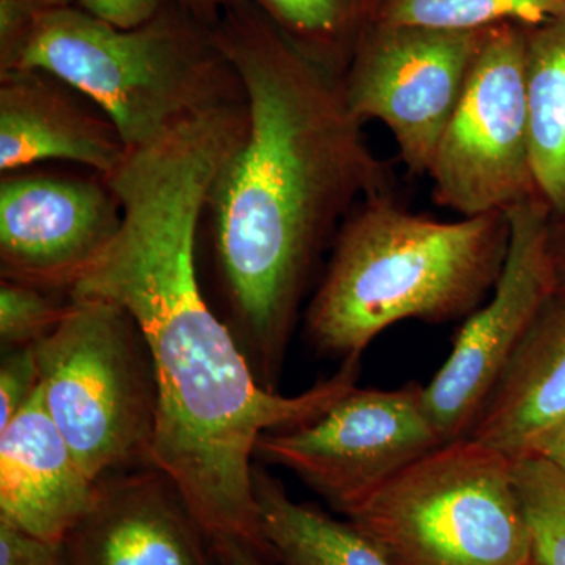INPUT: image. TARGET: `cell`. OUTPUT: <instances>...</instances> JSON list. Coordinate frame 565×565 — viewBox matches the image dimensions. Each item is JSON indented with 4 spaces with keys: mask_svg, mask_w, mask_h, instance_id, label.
Masks as SVG:
<instances>
[{
    "mask_svg": "<svg viewBox=\"0 0 565 565\" xmlns=\"http://www.w3.org/2000/svg\"><path fill=\"white\" fill-rule=\"evenodd\" d=\"M226 156V141L199 126L129 151L106 177L120 200V232L70 296L107 300L131 316L158 382L152 465L177 482L218 552L243 546L274 565L253 490L256 445L326 414L355 388L360 356L296 396L256 377L196 270L204 207Z\"/></svg>",
    "mask_w": 565,
    "mask_h": 565,
    "instance_id": "1",
    "label": "cell"
},
{
    "mask_svg": "<svg viewBox=\"0 0 565 565\" xmlns=\"http://www.w3.org/2000/svg\"><path fill=\"white\" fill-rule=\"evenodd\" d=\"M212 36L243 85L247 128L212 182L203 222L234 337L277 392L316 270L360 203L396 193L333 76L250 0H225Z\"/></svg>",
    "mask_w": 565,
    "mask_h": 565,
    "instance_id": "2",
    "label": "cell"
},
{
    "mask_svg": "<svg viewBox=\"0 0 565 565\" xmlns=\"http://www.w3.org/2000/svg\"><path fill=\"white\" fill-rule=\"evenodd\" d=\"M509 245L504 212L438 221L397 202L364 200L345 218L305 308V333L326 355L353 359L394 323L468 318L492 294Z\"/></svg>",
    "mask_w": 565,
    "mask_h": 565,
    "instance_id": "3",
    "label": "cell"
},
{
    "mask_svg": "<svg viewBox=\"0 0 565 565\" xmlns=\"http://www.w3.org/2000/svg\"><path fill=\"white\" fill-rule=\"evenodd\" d=\"M41 70L90 99L128 150L203 111L243 103L233 66L203 24L166 0L145 24L120 29L79 7L0 0V71Z\"/></svg>",
    "mask_w": 565,
    "mask_h": 565,
    "instance_id": "4",
    "label": "cell"
},
{
    "mask_svg": "<svg viewBox=\"0 0 565 565\" xmlns=\"http://www.w3.org/2000/svg\"><path fill=\"white\" fill-rule=\"evenodd\" d=\"M345 519L394 565H534L512 460L471 437L424 456Z\"/></svg>",
    "mask_w": 565,
    "mask_h": 565,
    "instance_id": "5",
    "label": "cell"
},
{
    "mask_svg": "<svg viewBox=\"0 0 565 565\" xmlns=\"http://www.w3.org/2000/svg\"><path fill=\"white\" fill-rule=\"evenodd\" d=\"M71 299L61 326L36 343L52 422L93 482L154 467L158 382L147 341L118 305Z\"/></svg>",
    "mask_w": 565,
    "mask_h": 565,
    "instance_id": "6",
    "label": "cell"
},
{
    "mask_svg": "<svg viewBox=\"0 0 565 565\" xmlns=\"http://www.w3.org/2000/svg\"><path fill=\"white\" fill-rule=\"evenodd\" d=\"M434 202L460 217L508 212L539 195L527 122V32H486L462 96L435 148Z\"/></svg>",
    "mask_w": 565,
    "mask_h": 565,
    "instance_id": "7",
    "label": "cell"
},
{
    "mask_svg": "<svg viewBox=\"0 0 565 565\" xmlns=\"http://www.w3.org/2000/svg\"><path fill=\"white\" fill-rule=\"evenodd\" d=\"M424 386L352 388L313 423L264 434L256 457L280 465L348 515L446 441L430 422Z\"/></svg>",
    "mask_w": 565,
    "mask_h": 565,
    "instance_id": "8",
    "label": "cell"
},
{
    "mask_svg": "<svg viewBox=\"0 0 565 565\" xmlns=\"http://www.w3.org/2000/svg\"><path fill=\"white\" fill-rule=\"evenodd\" d=\"M505 215L509 245L500 278L486 303L468 316L444 366L424 386V407L446 444L468 437L498 379L557 289L548 204L530 196Z\"/></svg>",
    "mask_w": 565,
    "mask_h": 565,
    "instance_id": "9",
    "label": "cell"
},
{
    "mask_svg": "<svg viewBox=\"0 0 565 565\" xmlns=\"http://www.w3.org/2000/svg\"><path fill=\"white\" fill-rule=\"evenodd\" d=\"M487 31L374 22L360 40L341 77L345 103L363 125L388 128L408 173L427 177Z\"/></svg>",
    "mask_w": 565,
    "mask_h": 565,
    "instance_id": "10",
    "label": "cell"
},
{
    "mask_svg": "<svg viewBox=\"0 0 565 565\" xmlns=\"http://www.w3.org/2000/svg\"><path fill=\"white\" fill-rule=\"evenodd\" d=\"M121 217L120 200L102 174H2L0 275L70 292L120 232Z\"/></svg>",
    "mask_w": 565,
    "mask_h": 565,
    "instance_id": "11",
    "label": "cell"
},
{
    "mask_svg": "<svg viewBox=\"0 0 565 565\" xmlns=\"http://www.w3.org/2000/svg\"><path fill=\"white\" fill-rule=\"evenodd\" d=\"M63 548L65 565H222L180 487L156 467L96 482L90 508Z\"/></svg>",
    "mask_w": 565,
    "mask_h": 565,
    "instance_id": "12",
    "label": "cell"
},
{
    "mask_svg": "<svg viewBox=\"0 0 565 565\" xmlns=\"http://www.w3.org/2000/svg\"><path fill=\"white\" fill-rule=\"evenodd\" d=\"M114 122L90 99L41 70L0 71V172L62 161L109 177L128 156Z\"/></svg>",
    "mask_w": 565,
    "mask_h": 565,
    "instance_id": "13",
    "label": "cell"
},
{
    "mask_svg": "<svg viewBox=\"0 0 565 565\" xmlns=\"http://www.w3.org/2000/svg\"><path fill=\"white\" fill-rule=\"evenodd\" d=\"M96 482L74 459L36 390L0 430V520L63 542L90 508Z\"/></svg>",
    "mask_w": 565,
    "mask_h": 565,
    "instance_id": "14",
    "label": "cell"
},
{
    "mask_svg": "<svg viewBox=\"0 0 565 565\" xmlns=\"http://www.w3.org/2000/svg\"><path fill=\"white\" fill-rule=\"evenodd\" d=\"M565 416V292L553 294L471 427L468 437L511 460L530 456Z\"/></svg>",
    "mask_w": 565,
    "mask_h": 565,
    "instance_id": "15",
    "label": "cell"
},
{
    "mask_svg": "<svg viewBox=\"0 0 565 565\" xmlns=\"http://www.w3.org/2000/svg\"><path fill=\"white\" fill-rule=\"evenodd\" d=\"M253 490L267 545L280 565H394L373 539L349 520L297 503L280 481L253 467Z\"/></svg>",
    "mask_w": 565,
    "mask_h": 565,
    "instance_id": "16",
    "label": "cell"
},
{
    "mask_svg": "<svg viewBox=\"0 0 565 565\" xmlns=\"http://www.w3.org/2000/svg\"><path fill=\"white\" fill-rule=\"evenodd\" d=\"M527 32V122L539 196L565 215V14Z\"/></svg>",
    "mask_w": 565,
    "mask_h": 565,
    "instance_id": "17",
    "label": "cell"
},
{
    "mask_svg": "<svg viewBox=\"0 0 565 565\" xmlns=\"http://www.w3.org/2000/svg\"><path fill=\"white\" fill-rule=\"evenodd\" d=\"M286 39L333 76L343 77L374 24L381 0H250Z\"/></svg>",
    "mask_w": 565,
    "mask_h": 565,
    "instance_id": "18",
    "label": "cell"
},
{
    "mask_svg": "<svg viewBox=\"0 0 565 565\" xmlns=\"http://www.w3.org/2000/svg\"><path fill=\"white\" fill-rule=\"evenodd\" d=\"M565 14V0H381L374 22L435 31L537 28Z\"/></svg>",
    "mask_w": 565,
    "mask_h": 565,
    "instance_id": "19",
    "label": "cell"
},
{
    "mask_svg": "<svg viewBox=\"0 0 565 565\" xmlns=\"http://www.w3.org/2000/svg\"><path fill=\"white\" fill-rule=\"evenodd\" d=\"M534 565H565V473L537 456L512 460Z\"/></svg>",
    "mask_w": 565,
    "mask_h": 565,
    "instance_id": "20",
    "label": "cell"
},
{
    "mask_svg": "<svg viewBox=\"0 0 565 565\" xmlns=\"http://www.w3.org/2000/svg\"><path fill=\"white\" fill-rule=\"evenodd\" d=\"M70 292L28 282L0 280V343L6 349L40 343L70 311Z\"/></svg>",
    "mask_w": 565,
    "mask_h": 565,
    "instance_id": "21",
    "label": "cell"
},
{
    "mask_svg": "<svg viewBox=\"0 0 565 565\" xmlns=\"http://www.w3.org/2000/svg\"><path fill=\"white\" fill-rule=\"evenodd\" d=\"M40 386L36 344L6 349L0 363V430L29 404Z\"/></svg>",
    "mask_w": 565,
    "mask_h": 565,
    "instance_id": "22",
    "label": "cell"
},
{
    "mask_svg": "<svg viewBox=\"0 0 565 565\" xmlns=\"http://www.w3.org/2000/svg\"><path fill=\"white\" fill-rule=\"evenodd\" d=\"M0 565H65V548L0 520Z\"/></svg>",
    "mask_w": 565,
    "mask_h": 565,
    "instance_id": "23",
    "label": "cell"
},
{
    "mask_svg": "<svg viewBox=\"0 0 565 565\" xmlns=\"http://www.w3.org/2000/svg\"><path fill=\"white\" fill-rule=\"evenodd\" d=\"M166 0H76L85 13L120 29L145 24L159 13Z\"/></svg>",
    "mask_w": 565,
    "mask_h": 565,
    "instance_id": "24",
    "label": "cell"
},
{
    "mask_svg": "<svg viewBox=\"0 0 565 565\" xmlns=\"http://www.w3.org/2000/svg\"><path fill=\"white\" fill-rule=\"evenodd\" d=\"M530 456L542 457L565 473V416L541 438Z\"/></svg>",
    "mask_w": 565,
    "mask_h": 565,
    "instance_id": "25",
    "label": "cell"
},
{
    "mask_svg": "<svg viewBox=\"0 0 565 565\" xmlns=\"http://www.w3.org/2000/svg\"><path fill=\"white\" fill-rule=\"evenodd\" d=\"M552 255L555 263L557 291L565 292V215L552 221Z\"/></svg>",
    "mask_w": 565,
    "mask_h": 565,
    "instance_id": "26",
    "label": "cell"
},
{
    "mask_svg": "<svg viewBox=\"0 0 565 565\" xmlns=\"http://www.w3.org/2000/svg\"><path fill=\"white\" fill-rule=\"evenodd\" d=\"M185 10L191 11L196 20L202 21L203 24L214 25L217 21L218 14L225 0H178Z\"/></svg>",
    "mask_w": 565,
    "mask_h": 565,
    "instance_id": "27",
    "label": "cell"
},
{
    "mask_svg": "<svg viewBox=\"0 0 565 565\" xmlns=\"http://www.w3.org/2000/svg\"><path fill=\"white\" fill-rule=\"evenodd\" d=\"M222 565H270L264 557L243 546H228L221 552Z\"/></svg>",
    "mask_w": 565,
    "mask_h": 565,
    "instance_id": "28",
    "label": "cell"
},
{
    "mask_svg": "<svg viewBox=\"0 0 565 565\" xmlns=\"http://www.w3.org/2000/svg\"><path fill=\"white\" fill-rule=\"evenodd\" d=\"M39 9H61V7L76 6V0H24Z\"/></svg>",
    "mask_w": 565,
    "mask_h": 565,
    "instance_id": "29",
    "label": "cell"
}]
</instances>
